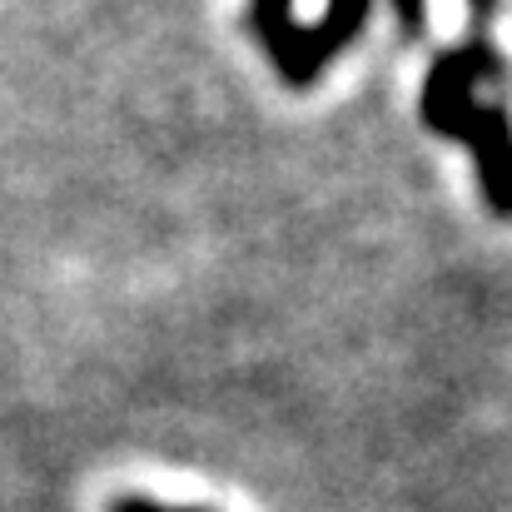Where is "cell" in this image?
Listing matches in <instances>:
<instances>
[{
  "instance_id": "cell-2",
  "label": "cell",
  "mask_w": 512,
  "mask_h": 512,
  "mask_svg": "<svg viewBox=\"0 0 512 512\" xmlns=\"http://www.w3.org/2000/svg\"><path fill=\"white\" fill-rule=\"evenodd\" d=\"M110 512H204V508H170V503H155V498H120V503H110Z\"/></svg>"
},
{
  "instance_id": "cell-1",
  "label": "cell",
  "mask_w": 512,
  "mask_h": 512,
  "mask_svg": "<svg viewBox=\"0 0 512 512\" xmlns=\"http://www.w3.org/2000/svg\"><path fill=\"white\" fill-rule=\"evenodd\" d=\"M478 5V30L463 50H448L428 85H423V120L433 135H448V140H463L478 160V184L493 204L498 219H512V125L508 110L483 100L478 90H493L503 85V60L498 50L488 45L483 25H488V0H473Z\"/></svg>"
}]
</instances>
